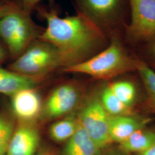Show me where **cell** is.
I'll return each mask as SVG.
<instances>
[{
  "mask_svg": "<svg viewBox=\"0 0 155 155\" xmlns=\"http://www.w3.org/2000/svg\"><path fill=\"white\" fill-rule=\"evenodd\" d=\"M132 155H155V144L145 151Z\"/></svg>",
  "mask_w": 155,
  "mask_h": 155,
  "instance_id": "obj_24",
  "label": "cell"
},
{
  "mask_svg": "<svg viewBox=\"0 0 155 155\" xmlns=\"http://www.w3.org/2000/svg\"><path fill=\"white\" fill-rule=\"evenodd\" d=\"M109 117L97 95L86 101L78 116L81 127L101 150L114 144L109 133Z\"/></svg>",
  "mask_w": 155,
  "mask_h": 155,
  "instance_id": "obj_7",
  "label": "cell"
},
{
  "mask_svg": "<svg viewBox=\"0 0 155 155\" xmlns=\"http://www.w3.org/2000/svg\"><path fill=\"white\" fill-rule=\"evenodd\" d=\"M155 144V130L145 127L135 132L118 145L124 151L132 155L145 151Z\"/></svg>",
  "mask_w": 155,
  "mask_h": 155,
  "instance_id": "obj_14",
  "label": "cell"
},
{
  "mask_svg": "<svg viewBox=\"0 0 155 155\" xmlns=\"http://www.w3.org/2000/svg\"><path fill=\"white\" fill-rule=\"evenodd\" d=\"M101 151L79 122L77 130L66 142L61 155H100Z\"/></svg>",
  "mask_w": 155,
  "mask_h": 155,
  "instance_id": "obj_12",
  "label": "cell"
},
{
  "mask_svg": "<svg viewBox=\"0 0 155 155\" xmlns=\"http://www.w3.org/2000/svg\"><path fill=\"white\" fill-rule=\"evenodd\" d=\"M34 77H28L0 67V93L12 97L22 89L33 88Z\"/></svg>",
  "mask_w": 155,
  "mask_h": 155,
  "instance_id": "obj_13",
  "label": "cell"
},
{
  "mask_svg": "<svg viewBox=\"0 0 155 155\" xmlns=\"http://www.w3.org/2000/svg\"><path fill=\"white\" fill-rule=\"evenodd\" d=\"M40 141V134L36 128L22 124L15 129L6 155H36Z\"/></svg>",
  "mask_w": 155,
  "mask_h": 155,
  "instance_id": "obj_9",
  "label": "cell"
},
{
  "mask_svg": "<svg viewBox=\"0 0 155 155\" xmlns=\"http://www.w3.org/2000/svg\"><path fill=\"white\" fill-rule=\"evenodd\" d=\"M61 66L58 51L50 43L38 39L28 45L9 66V70L23 75L35 76Z\"/></svg>",
  "mask_w": 155,
  "mask_h": 155,
  "instance_id": "obj_4",
  "label": "cell"
},
{
  "mask_svg": "<svg viewBox=\"0 0 155 155\" xmlns=\"http://www.w3.org/2000/svg\"><path fill=\"white\" fill-rule=\"evenodd\" d=\"M77 118L68 117L54 123L49 130L51 138L58 143L66 142L77 130Z\"/></svg>",
  "mask_w": 155,
  "mask_h": 155,
  "instance_id": "obj_16",
  "label": "cell"
},
{
  "mask_svg": "<svg viewBox=\"0 0 155 155\" xmlns=\"http://www.w3.org/2000/svg\"><path fill=\"white\" fill-rule=\"evenodd\" d=\"M113 92L125 105L132 108L137 100V90L132 82L121 80L109 84Z\"/></svg>",
  "mask_w": 155,
  "mask_h": 155,
  "instance_id": "obj_18",
  "label": "cell"
},
{
  "mask_svg": "<svg viewBox=\"0 0 155 155\" xmlns=\"http://www.w3.org/2000/svg\"><path fill=\"white\" fill-rule=\"evenodd\" d=\"M41 1H43V0H22L25 11L29 13L30 11L32 10L35 7V6ZM49 1H51L52 0H49Z\"/></svg>",
  "mask_w": 155,
  "mask_h": 155,
  "instance_id": "obj_22",
  "label": "cell"
},
{
  "mask_svg": "<svg viewBox=\"0 0 155 155\" xmlns=\"http://www.w3.org/2000/svg\"><path fill=\"white\" fill-rule=\"evenodd\" d=\"M41 13L47 27L38 39L55 48L64 68L87 60L109 43L105 33L82 12L64 17L54 11Z\"/></svg>",
  "mask_w": 155,
  "mask_h": 155,
  "instance_id": "obj_1",
  "label": "cell"
},
{
  "mask_svg": "<svg viewBox=\"0 0 155 155\" xmlns=\"http://www.w3.org/2000/svg\"><path fill=\"white\" fill-rule=\"evenodd\" d=\"M5 51L4 50V48L2 47V45H0V63L5 59Z\"/></svg>",
  "mask_w": 155,
  "mask_h": 155,
  "instance_id": "obj_25",
  "label": "cell"
},
{
  "mask_svg": "<svg viewBox=\"0 0 155 155\" xmlns=\"http://www.w3.org/2000/svg\"><path fill=\"white\" fill-rule=\"evenodd\" d=\"M12 111L22 121L34 119L41 110V102L33 88L22 89L11 97Z\"/></svg>",
  "mask_w": 155,
  "mask_h": 155,
  "instance_id": "obj_11",
  "label": "cell"
},
{
  "mask_svg": "<svg viewBox=\"0 0 155 155\" xmlns=\"http://www.w3.org/2000/svg\"><path fill=\"white\" fill-rule=\"evenodd\" d=\"M130 18L124 40L141 45L155 38V0H129Z\"/></svg>",
  "mask_w": 155,
  "mask_h": 155,
  "instance_id": "obj_6",
  "label": "cell"
},
{
  "mask_svg": "<svg viewBox=\"0 0 155 155\" xmlns=\"http://www.w3.org/2000/svg\"><path fill=\"white\" fill-rule=\"evenodd\" d=\"M55 155V153H54V152H51V151H45V152H42V153H40L39 155Z\"/></svg>",
  "mask_w": 155,
  "mask_h": 155,
  "instance_id": "obj_26",
  "label": "cell"
},
{
  "mask_svg": "<svg viewBox=\"0 0 155 155\" xmlns=\"http://www.w3.org/2000/svg\"><path fill=\"white\" fill-rule=\"evenodd\" d=\"M137 72H138L147 92L150 105L155 108V71L142 61L137 68Z\"/></svg>",
  "mask_w": 155,
  "mask_h": 155,
  "instance_id": "obj_19",
  "label": "cell"
},
{
  "mask_svg": "<svg viewBox=\"0 0 155 155\" xmlns=\"http://www.w3.org/2000/svg\"><path fill=\"white\" fill-rule=\"evenodd\" d=\"M37 28L28 12L12 9L0 18V37L12 55L18 56L37 37Z\"/></svg>",
  "mask_w": 155,
  "mask_h": 155,
  "instance_id": "obj_5",
  "label": "cell"
},
{
  "mask_svg": "<svg viewBox=\"0 0 155 155\" xmlns=\"http://www.w3.org/2000/svg\"><path fill=\"white\" fill-rule=\"evenodd\" d=\"M100 155H132L120 148L117 144H113L110 147L102 150Z\"/></svg>",
  "mask_w": 155,
  "mask_h": 155,
  "instance_id": "obj_21",
  "label": "cell"
},
{
  "mask_svg": "<svg viewBox=\"0 0 155 155\" xmlns=\"http://www.w3.org/2000/svg\"><path fill=\"white\" fill-rule=\"evenodd\" d=\"M13 113L5 109L0 110V155H6L8 145L15 130Z\"/></svg>",
  "mask_w": 155,
  "mask_h": 155,
  "instance_id": "obj_17",
  "label": "cell"
},
{
  "mask_svg": "<svg viewBox=\"0 0 155 155\" xmlns=\"http://www.w3.org/2000/svg\"><path fill=\"white\" fill-rule=\"evenodd\" d=\"M82 13L109 38L124 37L129 21V0H79Z\"/></svg>",
  "mask_w": 155,
  "mask_h": 155,
  "instance_id": "obj_3",
  "label": "cell"
},
{
  "mask_svg": "<svg viewBox=\"0 0 155 155\" xmlns=\"http://www.w3.org/2000/svg\"><path fill=\"white\" fill-rule=\"evenodd\" d=\"M124 40L122 36L111 37L104 49L86 61L64 68V71L84 74L101 79L137 71L142 61L127 51Z\"/></svg>",
  "mask_w": 155,
  "mask_h": 155,
  "instance_id": "obj_2",
  "label": "cell"
},
{
  "mask_svg": "<svg viewBox=\"0 0 155 155\" xmlns=\"http://www.w3.org/2000/svg\"><path fill=\"white\" fill-rule=\"evenodd\" d=\"M12 8L10 5H3L0 6V18H2L6 14H7L9 12L11 11Z\"/></svg>",
  "mask_w": 155,
  "mask_h": 155,
  "instance_id": "obj_23",
  "label": "cell"
},
{
  "mask_svg": "<svg viewBox=\"0 0 155 155\" xmlns=\"http://www.w3.org/2000/svg\"><path fill=\"white\" fill-rule=\"evenodd\" d=\"M151 119L134 114L111 116L109 117V133L114 144L122 143L133 133L146 127Z\"/></svg>",
  "mask_w": 155,
  "mask_h": 155,
  "instance_id": "obj_10",
  "label": "cell"
},
{
  "mask_svg": "<svg viewBox=\"0 0 155 155\" xmlns=\"http://www.w3.org/2000/svg\"><path fill=\"white\" fill-rule=\"evenodd\" d=\"M79 98V90L74 85H61L53 91L45 101L43 114L48 119L66 115L77 105Z\"/></svg>",
  "mask_w": 155,
  "mask_h": 155,
  "instance_id": "obj_8",
  "label": "cell"
},
{
  "mask_svg": "<svg viewBox=\"0 0 155 155\" xmlns=\"http://www.w3.org/2000/svg\"><path fill=\"white\" fill-rule=\"evenodd\" d=\"M100 97L104 107L111 116L134 114L133 109L125 105L119 100L109 85L102 90Z\"/></svg>",
  "mask_w": 155,
  "mask_h": 155,
  "instance_id": "obj_15",
  "label": "cell"
},
{
  "mask_svg": "<svg viewBox=\"0 0 155 155\" xmlns=\"http://www.w3.org/2000/svg\"><path fill=\"white\" fill-rule=\"evenodd\" d=\"M141 45H144L145 47L148 61L155 66V38Z\"/></svg>",
  "mask_w": 155,
  "mask_h": 155,
  "instance_id": "obj_20",
  "label": "cell"
}]
</instances>
